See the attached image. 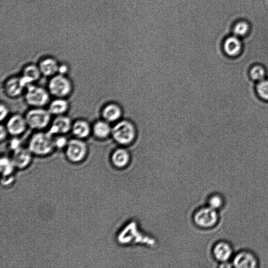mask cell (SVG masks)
Instances as JSON below:
<instances>
[{
	"label": "cell",
	"mask_w": 268,
	"mask_h": 268,
	"mask_svg": "<svg viewBox=\"0 0 268 268\" xmlns=\"http://www.w3.org/2000/svg\"><path fill=\"white\" fill-rule=\"evenodd\" d=\"M250 25L249 23L244 20L235 23L232 30V34L240 38L246 36L249 33Z\"/></svg>",
	"instance_id": "7402d4cb"
},
{
	"label": "cell",
	"mask_w": 268,
	"mask_h": 268,
	"mask_svg": "<svg viewBox=\"0 0 268 268\" xmlns=\"http://www.w3.org/2000/svg\"><path fill=\"white\" fill-rule=\"evenodd\" d=\"M257 91L260 97L268 101V80L260 81L257 86Z\"/></svg>",
	"instance_id": "d4e9b609"
},
{
	"label": "cell",
	"mask_w": 268,
	"mask_h": 268,
	"mask_svg": "<svg viewBox=\"0 0 268 268\" xmlns=\"http://www.w3.org/2000/svg\"><path fill=\"white\" fill-rule=\"evenodd\" d=\"M232 252L230 245L225 242L218 243L213 250L214 256L221 262H227L231 258Z\"/></svg>",
	"instance_id": "44dd1931"
},
{
	"label": "cell",
	"mask_w": 268,
	"mask_h": 268,
	"mask_svg": "<svg viewBox=\"0 0 268 268\" xmlns=\"http://www.w3.org/2000/svg\"><path fill=\"white\" fill-rule=\"evenodd\" d=\"M24 95L25 101L30 108H45L51 101V95L48 88L35 84L27 87Z\"/></svg>",
	"instance_id": "5b68a950"
},
{
	"label": "cell",
	"mask_w": 268,
	"mask_h": 268,
	"mask_svg": "<svg viewBox=\"0 0 268 268\" xmlns=\"http://www.w3.org/2000/svg\"><path fill=\"white\" fill-rule=\"evenodd\" d=\"M43 76L51 78L59 73L60 63L51 57L42 59L37 64Z\"/></svg>",
	"instance_id": "9a60e30c"
},
{
	"label": "cell",
	"mask_w": 268,
	"mask_h": 268,
	"mask_svg": "<svg viewBox=\"0 0 268 268\" xmlns=\"http://www.w3.org/2000/svg\"><path fill=\"white\" fill-rule=\"evenodd\" d=\"M13 151L12 159L15 167L24 168L31 162L33 154L28 148L20 147Z\"/></svg>",
	"instance_id": "ac0fdd59"
},
{
	"label": "cell",
	"mask_w": 268,
	"mask_h": 268,
	"mask_svg": "<svg viewBox=\"0 0 268 268\" xmlns=\"http://www.w3.org/2000/svg\"><path fill=\"white\" fill-rule=\"evenodd\" d=\"M69 69L67 65L60 64L58 73L67 75Z\"/></svg>",
	"instance_id": "f546056e"
},
{
	"label": "cell",
	"mask_w": 268,
	"mask_h": 268,
	"mask_svg": "<svg viewBox=\"0 0 268 268\" xmlns=\"http://www.w3.org/2000/svg\"><path fill=\"white\" fill-rule=\"evenodd\" d=\"M222 50L229 57L238 56L243 50L241 38L234 35H230L224 38L221 44Z\"/></svg>",
	"instance_id": "7c38bea8"
},
{
	"label": "cell",
	"mask_w": 268,
	"mask_h": 268,
	"mask_svg": "<svg viewBox=\"0 0 268 268\" xmlns=\"http://www.w3.org/2000/svg\"><path fill=\"white\" fill-rule=\"evenodd\" d=\"M234 265L239 268H255L257 261L254 255L249 252H242L235 258Z\"/></svg>",
	"instance_id": "ffe728a7"
},
{
	"label": "cell",
	"mask_w": 268,
	"mask_h": 268,
	"mask_svg": "<svg viewBox=\"0 0 268 268\" xmlns=\"http://www.w3.org/2000/svg\"><path fill=\"white\" fill-rule=\"evenodd\" d=\"M195 224L202 228H210L216 225L218 220L216 210L205 207L198 210L194 216Z\"/></svg>",
	"instance_id": "ba28073f"
},
{
	"label": "cell",
	"mask_w": 268,
	"mask_h": 268,
	"mask_svg": "<svg viewBox=\"0 0 268 268\" xmlns=\"http://www.w3.org/2000/svg\"><path fill=\"white\" fill-rule=\"evenodd\" d=\"M0 111H1L0 118H1V122H5L10 116L9 106L4 103H1L0 105Z\"/></svg>",
	"instance_id": "83f0119b"
},
{
	"label": "cell",
	"mask_w": 268,
	"mask_h": 268,
	"mask_svg": "<svg viewBox=\"0 0 268 268\" xmlns=\"http://www.w3.org/2000/svg\"><path fill=\"white\" fill-rule=\"evenodd\" d=\"M27 86L21 75L10 76L3 84L4 93L11 98H17L25 93Z\"/></svg>",
	"instance_id": "52a82bcc"
},
{
	"label": "cell",
	"mask_w": 268,
	"mask_h": 268,
	"mask_svg": "<svg viewBox=\"0 0 268 268\" xmlns=\"http://www.w3.org/2000/svg\"><path fill=\"white\" fill-rule=\"evenodd\" d=\"M1 165V171L3 177L9 176L13 171L15 167L12 159L4 157L0 160Z\"/></svg>",
	"instance_id": "603a6c76"
},
{
	"label": "cell",
	"mask_w": 268,
	"mask_h": 268,
	"mask_svg": "<svg viewBox=\"0 0 268 268\" xmlns=\"http://www.w3.org/2000/svg\"><path fill=\"white\" fill-rule=\"evenodd\" d=\"M28 148L36 155H49L55 149L53 136L48 131H36L30 137Z\"/></svg>",
	"instance_id": "6da1fadb"
},
{
	"label": "cell",
	"mask_w": 268,
	"mask_h": 268,
	"mask_svg": "<svg viewBox=\"0 0 268 268\" xmlns=\"http://www.w3.org/2000/svg\"><path fill=\"white\" fill-rule=\"evenodd\" d=\"M137 130L133 122L127 119L121 120L112 126L111 137L122 146H129L136 140Z\"/></svg>",
	"instance_id": "7a4b0ae2"
},
{
	"label": "cell",
	"mask_w": 268,
	"mask_h": 268,
	"mask_svg": "<svg viewBox=\"0 0 268 268\" xmlns=\"http://www.w3.org/2000/svg\"><path fill=\"white\" fill-rule=\"evenodd\" d=\"M13 181V178L9 177L7 178H2V183L3 184V185H7V184L10 183L11 182Z\"/></svg>",
	"instance_id": "4dcf8cb0"
},
{
	"label": "cell",
	"mask_w": 268,
	"mask_h": 268,
	"mask_svg": "<svg viewBox=\"0 0 268 268\" xmlns=\"http://www.w3.org/2000/svg\"><path fill=\"white\" fill-rule=\"evenodd\" d=\"M112 126L110 122L102 119L97 120L92 124V135L98 141H105L112 135Z\"/></svg>",
	"instance_id": "5bb4252c"
},
{
	"label": "cell",
	"mask_w": 268,
	"mask_h": 268,
	"mask_svg": "<svg viewBox=\"0 0 268 268\" xmlns=\"http://www.w3.org/2000/svg\"><path fill=\"white\" fill-rule=\"evenodd\" d=\"M24 116L28 128L35 132L49 128L52 120V115L45 108H30Z\"/></svg>",
	"instance_id": "277c9868"
},
{
	"label": "cell",
	"mask_w": 268,
	"mask_h": 268,
	"mask_svg": "<svg viewBox=\"0 0 268 268\" xmlns=\"http://www.w3.org/2000/svg\"><path fill=\"white\" fill-rule=\"evenodd\" d=\"M9 135H10L9 133L7 131L5 124H1V127H0V139H1V141L2 142L5 141Z\"/></svg>",
	"instance_id": "f1b7e54d"
},
{
	"label": "cell",
	"mask_w": 268,
	"mask_h": 268,
	"mask_svg": "<svg viewBox=\"0 0 268 268\" xmlns=\"http://www.w3.org/2000/svg\"><path fill=\"white\" fill-rule=\"evenodd\" d=\"M71 133L75 139L85 141L92 135V124L86 119H76L73 121Z\"/></svg>",
	"instance_id": "4fadbf2b"
},
{
	"label": "cell",
	"mask_w": 268,
	"mask_h": 268,
	"mask_svg": "<svg viewBox=\"0 0 268 268\" xmlns=\"http://www.w3.org/2000/svg\"><path fill=\"white\" fill-rule=\"evenodd\" d=\"M101 116L103 120L110 124L116 123L123 117V109L117 101L106 103L101 109Z\"/></svg>",
	"instance_id": "8fae6325"
},
{
	"label": "cell",
	"mask_w": 268,
	"mask_h": 268,
	"mask_svg": "<svg viewBox=\"0 0 268 268\" xmlns=\"http://www.w3.org/2000/svg\"><path fill=\"white\" fill-rule=\"evenodd\" d=\"M48 109L53 117L64 116L70 109V103L68 98L55 97L50 101Z\"/></svg>",
	"instance_id": "e0dca14e"
},
{
	"label": "cell",
	"mask_w": 268,
	"mask_h": 268,
	"mask_svg": "<svg viewBox=\"0 0 268 268\" xmlns=\"http://www.w3.org/2000/svg\"><path fill=\"white\" fill-rule=\"evenodd\" d=\"M251 78L255 81H261L265 78L266 73L264 68L260 66L252 68L250 71Z\"/></svg>",
	"instance_id": "cb8c5ba5"
},
{
	"label": "cell",
	"mask_w": 268,
	"mask_h": 268,
	"mask_svg": "<svg viewBox=\"0 0 268 268\" xmlns=\"http://www.w3.org/2000/svg\"><path fill=\"white\" fill-rule=\"evenodd\" d=\"M73 121L67 116H60L52 118L48 131L53 136L66 135L71 133Z\"/></svg>",
	"instance_id": "30bf717a"
},
{
	"label": "cell",
	"mask_w": 268,
	"mask_h": 268,
	"mask_svg": "<svg viewBox=\"0 0 268 268\" xmlns=\"http://www.w3.org/2000/svg\"><path fill=\"white\" fill-rule=\"evenodd\" d=\"M5 125L9 135L14 137L24 134L28 128L25 116L20 114L10 116L5 121Z\"/></svg>",
	"instance_id": "9c48e42d"
},
{
	"label": "cell",
	"mask_w": 268,
	"mask_h": 268,
	"mask_svg": "<svg viewBox=\"0 0 268 268\" xmlns=\"http://www.w3.org/2000/svg\"><path fill=\"white\" fill-rule=\"evenodd\" d=\"M88 151V147L85 141L74 137L69 140L66 147V156L73 163L81 162L86 157Z\"/></svg>",
	"instance_id": "8992f818"
},
{
	"label": "cell",
	"mask_w": 268,
	"mask_h": 268,
	"mask_svg": "<svg viewBox=\"0 0 268 268\" xmlns=\"http://www.w3.org/2000/svg\"><path fill=\"white\" fill-rule=\"evenodd\" d=\"M209 203L211 208L217 210L220 208L223 204V200H222V198L220 196L215 195L210 198Z\"/></svg>",
	"instance_id": "4316f807"
},
{
	"label": "cell",
	"mask_w": 268,
	"mask_h": 268,
	"mask_svg": "<svg viewBox=\"0 0 268 268\" xmlns=\"http://www.w3.org/2000/svg\"><path fill=\"white\" fill-rule=\"evenodd\" d=\"M53 139H54L55 148L62 149L64 147L66 148L69 142L66 135L53 136Z\"/></svg>",
	"instance_id": "484cf974"
},
{
	"label": "cell",
	"mask_w": 268,
	"mask_h": 268,
	"mask_svg": "<svg viewBox=\"0 0 268 268\" xmlns=\"http://www.w3.org/2000/svg\"><path fill=\"white\" fill-rule=\"evenodd\" d=\"M111 160L114 166L119 168H123L129 164L131 160V155L126 149L119 148L113 151Z\"/></svg>",
	"instance_id": "d6986e66"
},
{
	"label": "cell",
	"mask_w": 268,
	"mask_h": 268,
	"mask_svg": "<svg viewBox=\"0 0 268 268\" xmlns=\"http://www.w3.org/2000/svg\"><path fill=\"white\" fill-rule=\"evenodd\" d=\"M21 76L28 86L35 84L43 75L38 65L30 63L23 68Z\"/></svg>",
	"instance_id": "2e32d148"
},
{
	"label": "cell",
	"mask_w": 268,
	"mask_h": 268,
	"mask_svg": "<svg viewBox=\"0 0 268 268\" xmlns=\"http://www.w3.org/2000/svg\"><path fill=\"white\" fill-rule=\"evenodd\" d=\"M47 88L51 97L68 98L72 95L74 86L68 75L58 73L50 78Z\"/></svg>",
	"instance_id": "3957f363"
}]
</instances>
